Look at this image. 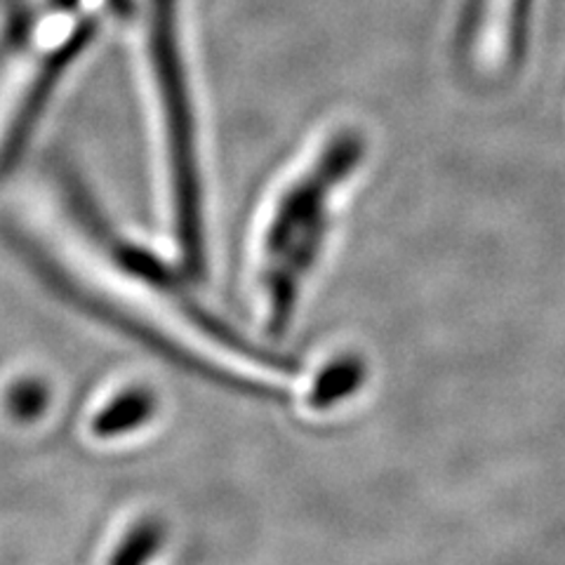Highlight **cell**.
Listing matches in <instances>:
<instances>
[{"mask_svg":"<svg viewBox=\"0 0 565 565\" xmlns=\"http://www.w3.org/2000/svg\"><path fill=\"white\" fill-rule=\"evenodd\" d=\"M375 158L356 114H330L299 139L262 186L247 226V257L264 316L286 328L321 267Z\"/></svg>","mask_w":565,"mask_h":565,"instance_id":"1","label":"cell"},{"mask_svg":"<svg viewBox=\"0 0 565 565\" xmlns=\"http://www.w3.org/2000/svg\"><path fill=\"white\" fill-rule=\"evenodd\" d=\"M102 207L74 172L55 166L31 189L29 222L45 250L109 307L236 375L278 382L267 365L224 342L163 264Z\"/></svg>","mask_w":565,"mask_h":565,"instance_id":"2","label":"cell"},{"mask_svg":"<svg viewBox=\"0 0 565 565\" xmlns=\"http://www.w3.org/2000/svg\"><path fill=\"white\" fill-rule=\"evenodd\" d=\"M122 24L132 35L158 217L177 255L199 269L205 259L212 182L191 6L189 0H132Z\"/></svg>","mask_w":565,"mask_h":565,"instance_id":"3","label":"cell"}]
</instances>
